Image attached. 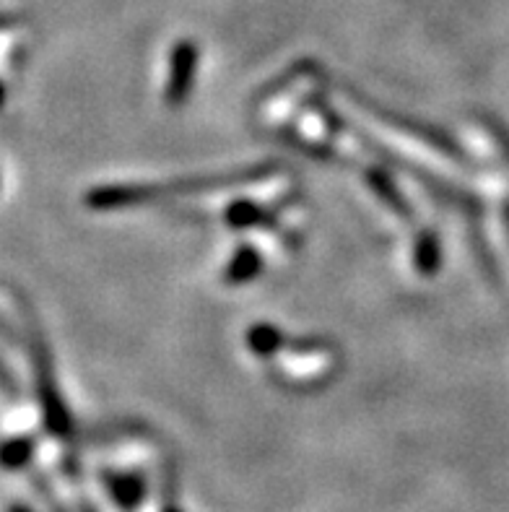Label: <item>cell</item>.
<instances>
[{
    "instance_id": "1",
    "label": "cell",
    "mask_w": 509,
    "mask_h": 512,
    "mask_svg": "<svg viewBox=\"0 0 509 512\" xmlns=\"http://www.w3.org/2000/svg\"><path fill=\"white\" fill-rule=\"evenodd\" d=\"M193 65H195V50L190 45H182L180 50L174 52V68H172V84H169L167 97L169 102L177 104L182 102V97L190 89V81H193Z\"/></svg>"
},
{
    "instance_id": "2",
    "label": "cell",
    "mask_w": 509,
    "mask_h": 512,
    "mask_svg": "<svg viewBox=\"0 0 509 512\" xmlns=\"http://www.w3.org/2000/svg\"><path fill=\"white\" fill-rule=\"evenodd\" d=\"M32 455V442L29 440H8L3 448H0V466L6 468H19L29 461Z\"/></svg>"
},
{
    "instance_id": "3",
    "label": "cell",
    "mask_w": 509,
    "mask_h": 512,
    "mask_svg": "<svg viewBox=\"0 0 509 512\" xmlns=\"http://www.w3.org/2000/svg\"><path fill=\"white\" fill-rule=\"evenodd\" d=\"M0 388H3V393H13V380L3 364H0Z\"/></svg>"
},
{
    "instance_id": "4",
    "label": "cell",
    "mask_w": 509,
    "mask_h": 512,
    "mask_svg": "<svg viewBox=\"0 0 509 512\" xmlns=\"http://www.w3.org/2000/svg\"><path fill=\"white\" fill-rule=\"evenodd\" d=\"M3 102H6V86L0 84V107H3Z\"/></svg>"
}]
</instances>
